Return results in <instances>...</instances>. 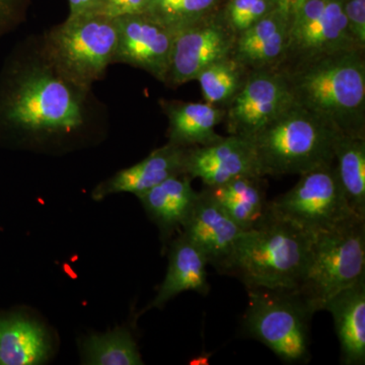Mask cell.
I'll use <instances>...</instances> for the list:
<instances>
[{
  "label": "cell",
  "mask_w": 365,
  "mask_h": 365,
  "mask_svg": "<svg viewBox=\"0 0 365 365\" xmlns=\"http://www.w3.org/2000/svg\"><path fill=\"white\" fill-rule=\"evenodd\" d=\"M91 91L53 68L39 39L21 43L0 71V137L46 140L78 133L90 118Z\"/></svg>",
  "instance_id": "1"
},
{
  "label": "cell",
  "mask_w": 365,
  "mask_h": 365,
  "mask_svg": "<svg viewBox=\"0 0 365 365\" xmlns=\"http://www.w3.org/2000/svg\"><path fill=\"white\" fill-rule=\"evenodd\" d=\"M30 0H0V38L25 20Z\"/></svg>",
  "instance_id": "26"
},
{
  "label": "cell",
  "mask_w": 365,
  "mask_h": 365,
  "mask_svg": "<svg viewBox=\"0 0 365 365\" xmlns=\"http://www.w3.org/2000/svg\"><path fill=\"white\" fill-rule=\"evenodd\" d=\"M188 148L168 143L141 162L98 184L93 190V198L102 200L106 196L117 193L138 196L170 177L186 174Z\"/></svg>",
  "instance_id": "15"
},
{
  "label": "cell",
  "mask_w": 365,
  "mask_h": 365,
  "mask_svg": "<svg viewBox=\"0 0 365 365\" xmlns=\"http://www.w3.org/2000/svg\"><path fill=\"white\" fill-rule=\"evenodd\" d=\"M186 175L215 187L244 176H261L253 143L237 135L222 137L208 145L189 148ZM262 177V176H261Z\"/></svg>",
  "instance_id": "14"
},
{
  "label": "cell",
  "mask_w": 365,
  "mask_h": 365,
  "mask_svg": "<svg viewBox=\"0 0 365 365\" xmlns=\"http://www.w3.org/2000/svg\"><path fill=\"white\" fill-rule=\"evenodd\" d=\"M115 19L98 14L68 16L39 40L41 50L71 85L91 91L113 64L117 47Z\"/></svg>",
  "instance_id": "5"
},
{
  "label": "cell",
  "mask_w": 365,
  "mask_h": 365,
  "mask_svg": "<svg viewBox=\"0 0 365 365\" xmlns=\"http://www.w3.org/2000/svg\"><path fill=\"white\" fill-rule=\"evenodd\" d=\"M188 175L170 177L138 195L151 220L160 227L163 239L182 227L198 198Z\"/></svg>",
  "instance_id": "20"
},
{
  "label": "cell",
  "mask_w": 365,
  "mask_h": 365,
  "mask_svg": "<svg viewBox=\"0 0 365 365\" xmlns=\"http://www.w3.org/2000/svg\"><path fill=\"white\" fill-rule=\"evenodd\" d=\"M49 352L42 327L21 317L0 321V365H34Z\"/></svg>",
  "instance_id": "21"
},
{
  "label": "cell",
  "mask_w": 365,
  "mask_h": 365,
  "mask_svg": "<svg viewBox=\"0 0 365 365\" xmlns=\"http://www.w3.org/2000/svg\"><path fill=\"white\" fill-rule=\"evenodd\" d=\"M346 0H307L289 26L287 51L277 69L336 53L364 50L353 39Z\"/></svg>",
  "instance_id": "9"
},
{
  "label": "cell",
  "mask_w": 365,
  "mask_h": 365,
  "mask_svg": "<svg viewBox=\"0 0 365 365\" xmlns=\"http://www.w3.org/2000/svg\"><path fill=\"white\" fill-rule=\"evenodd\" d=\"M299 177L289 191L269 201L268 209L273 215L313 235L359 217L347 202L335 165Z\"/></svg>",
  "instance_id": "8"
},
{
  "label": "cell",
  "mask_w": 365,
  "mask_h": 365,
  "mask_svg": "<svg viewBox=\"0 0 365 365\" xmlns=\"http://www.w3.org/2000/svg\"><path fill=\"white\" fill-rule=\"evenodd\" d=\"M365 276V218L354 217L314 235L309 263L297 289L313 313Z\"/></svg>",
  "instance_id": "6"
},
{
  "label": "cell",
  "mask_w": 365,
  "mask_h": 365,
  "mask_svg": "<svg viewBox=\"0 0 365 365\" xmlns=\"http://www.w3.org/2000/svg\"><path fill=\"white\" fill-rule=\"evenodd\" d=\"M207 265L204 255L184 235H180L170 247L167 275L148 309L162 307L178 294L189 290L208 294Z\"/></svg>",
  "instance_id": "18"
},
{
  "label": "cell",
  "mask_w": 365,
  "mask_h": 365,
  "mask_svg": "<svg viewBox=\"0 0 365 365\" xmlns=\"http://www.w3.org/2000/svg\"><path fill=\"white\" fill-rule=\"evenodd\" d=\"M306 1L307 0H276V9L284 16L290 26V24Z\"/></svg>",
  "instance_id": "29"
},
{
  "label": "cell",
  "mask_w": 365,
  "mask_h": 365,
  "mask_svg": "<svg viewBox=\"0 0 365 365\" xmlns=\"http://www.w3.org/2000/svg\"><path fill=\"white\" fill-rule=\"evenodd\" d=\"M100 0H68L69 16L93 14Z\"/></svg>",
  "instance_id": "30"
},
{
  "label": "cell",
  "mask_w": 365,
  "mask_h": 365,
  "mask_svg": "<svg viewBox=\"0 0 365 365\" xmlns=\"http://www.w3.org/2000/svg\"><path fill=\"white\" fill-rule=\"evenodd\" d=\"M182 227V235L204 255L208 265H212L220 273L227 268L245 232L204 189L199 192Z\"/></svg>",
  "instance_id": "13"
},
{
  "label": "cell",
  "mask_w": 365,
  "mask_h": 365,
  "mask_svg": "<svg viewBox=\"0 0 365 365\" xmlns=\"http://www.w3.org/2000/svg\"><path fill=\"white\" fill-rule=\"evenodd\" d=\"M294 104L284 73L277 68L249 71L241 90L225 106L230 135L251 139Z\"/></svg>",
  "instance_id": "10"
},
{
  "label": "cell",
  "mask_w": 365,
  "mask_h": 365,
  "mask_svg": "<svg viewBox=\"0 0 365 365\" xmlns=\"http://www.w3.org/2000/svg\"><path fill=\"white\" fill-rule=\"evenodd\" d=\"M348 29L353 39L365 49V0H346L344 4Z\"/></svg>",
  "instance_id": "28"
},
{
  "label": "cell",
  "mask_w": 365,
  "mask_h": 365,
  "mask_svg": "<svg viewBox=\"0 0 365 365\" xmlns=\"http://www.w3.org/2000/svg\"><path fill=\"white\" fill-rule=\"evenodd\" d=\"M314 235L269 211L265 220L240 237L222 274L250 288L297 290L307 263Z\"/></svg>",
  "instance_id": "3"
},
{
  "label": "cell",
  "mask_w": 365,
  "mask_h": 365,
  "mask_svg": "<svg viewBox=\"0 0 365 365\" xmlns=\"http://www.w3.org/2000/svg\"><path fill=\"white\" fill-rule=\"evenodd\" d=\"M364 53L357 49L325 55L281 71L294 104L341 134L365 137Z\"/></svg>",
  "instance_id": "2"
},
{
  "label": "cell",
  "mask_w": 365,
  "mask_h": 365,
  "mask_svg": "<svg viewBox=\"0 0 365 365\" xmlns=\"http://www.w3.org/2000/svg\"><path fill=\"white\" fill-rule=\"evenodd\" d=\"M248 74L230 55L204 69L196 81L200 83L206 103L225 108L241 90Z\"/></svg>",
  "instance_id": "23"
},
{
  "label": "cell",
  "mask_w": 365,
  "mask_h": 365,
  "mask_svg": "<svg viewBox=\"0 0 365 365\" xmlns=\"http://www.w3.org/2000/svg\"><path fill=\"white\" fill-rule=\"evenodd\" d=\"M332 314L341 346V361L346 365L365 364V276L341 290L327 302Z\"/></svg>",
  "instance_id": "16"
},
{
  "label": "cell",
  "mask_w": 365,
  "mask_h": 365,
  "mask_svg": "<svg viewBox=\"0 0 365 365\" xmlns=\"http://www.w3.org/2000/svg\"><path fill=\"white\" fill-rule=\"evenodd\" d=\"M235 38L225 21L208 18L176 31L165 85L196 81L204 69L232 55Z\"/></svg>",
  "instance_id": "11"
},
{
  "label": "cell",
  "mask_w": 365,
  "mask_h": 365,
  "mask_svg": "<svg viewBox=\"0 0 365 365\" xmlns=\"http://www.w3.org/2000/svg\"><path fill=\"white\" fill-rule=\"evenodd\" d=\"M245 331L267 346L287 364H306L309 353V322L314 313L297 290L250 288Z\"/></svg>",
  "instance_id": "7"
},
{
  "label": "cell",
  "mask_w": 365,
  "mask_h": 365,
  "mask_svg": "<svg viewBox=\"0 0 365 365\" xmlns=\"http://www.w3.org/2000/svg\"><path fill=\"white\" fill-rule=\"evenodd\" d=\"M340 134L294 103L250 140L262 177L302 176L334 165V148Z\"/></svg>",
  "instance_id": "4"
},
{
  "label": "cell",
  "mask_w": 365,
  "mask_h": 365,
  "mask_svg": "<svg viewBox=\"0 0 365 365\" xmlns=\"http://www.w3.org/2000/svg\"><path fill=\"white\" fill-rule=\"evenodd\" d=\"M83 360L93 365H141L140 354L126 329L93 335L83 344Z\"/></svg>",
  "instance_id": "24"
},
{
  "label": "cell",
  "mask_w": 365,
  "mask_h": 365,
  "mask_svg": "<svg viewBox=\"0 0 365 365\" xmlns=\"http://www.w3.org/2000/svg\"><path fill=\"white\" fill-rule=\"evenodd\" d=\"M162 108L169 120V143L182 146L208 145L220 140L222 135L215 128L225 116V108L208 103H186L162 101Z\"/></svg>",
  "instance_id": "17"
},
{
  "label": "cell",
  "mask_w": 365,
  "mask_h": 365,
  "mask_svg": "<svg viewBox=\"0 0 365 365\" xmlns=\"http://www.w3.org/2000/svg\"><path fill=\"white\" fill-rule=\"evenodd\" d=\"M264 178L240 177L204 190L242 230H249L267 216L269 201Z\"/></svg>",
  "instance_id": "19"
},
{
  "label": "cell",
  "mask_w": 365,
  "mask_h": 365,
  "mask_svg": "<svg viewBox=\"0 0 365 365\" xmlns=\"http://www.w3.org/2000/svg\"><path fill=\"white\" fill-rule=\"evenodd\" d=\"M148 0H100L95 13L117 19L145 13Z\"/></svg>",
  "instance_id": "27"
},
{
  "label": "cell",
  "mask_w": 365,
  "mask_h": 365,
  "mask_svg": "<svg viewBox=\"0 0 365 365\" xmlns=\"http://www.w3.org/2000/svg\"><path fill=\"white\" fill-rule=\"evenodd\" d=\"M216 0H169L158 11L155 21L173 32L207 18Z\"/></svg>",
  "instance_id": "25"
},
{
  "label": "cell",
  "mask_w": 365,
  "mask_h": 365,
  "mask_svg": "<svg viewBox=\"0 0 365 365\" xmlns=\"http://www.w3.org/2000/svg\"><path fill=\"white\" fill-rule=\"evenodd\" d=\"M115 21L118 38L113 64L143 69L165 83L175 33L144 14L121 16Z\"/></svg>",
  "instance_id": "12"
},
{
  "label": "cell",
  "mask_w": 365,
  "mask_h": 365,
  "mask_svg": "<svg viewBox=\"0 0 365 365\" xmlns=\"http://www.w3.org/2000/svg\"><path fill=\"white\" fill-rule=\"evenodd\" d=\"M336 173L353 212L365 218V137L340 134L336 140Z\"/></svg>",
  "instance_id": "22"
}]
</instances>
